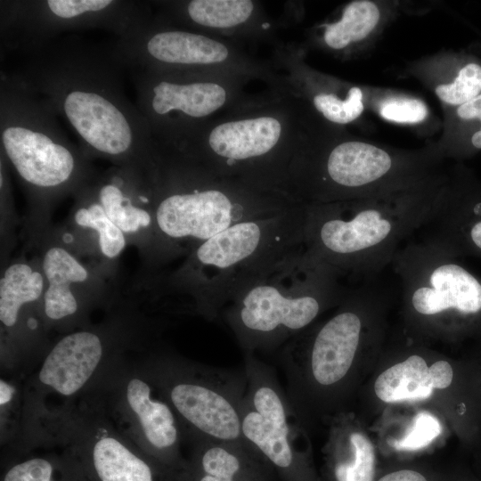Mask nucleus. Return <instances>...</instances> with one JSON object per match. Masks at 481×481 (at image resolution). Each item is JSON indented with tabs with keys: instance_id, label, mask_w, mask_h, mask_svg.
Returning <instances> with one entry per match:
<instances>
[{
	"instance_id": "nucleus-1",
	"label": "nucleus",
	"mask_w": 481,
	"mask_h": 481,
	"mask_svg": "<svg viewBox=\"0 0 481 481\" xmlns=\"http://www.w3.org/2000/svg\"><path fill=\"white\" fill-rule=\"evenodd\" d=\"M21 78L69 125L86 156L149 169V126L126 96L111 48L71 36L29 54Z\"/></svg>"
},
{
	"instance_id": "nucleus-2",
	"label": "nucleus",
	"mask_w": 481,
	"mask_h": 481,
	"mask_svg": "<svg viewBox=\"0 0 481 481\" xmlns=\"http://www.w3.org/2000/svg\"><path fill=\"white\" fill-rule=\"evenodd\" d=\"M445 182L325 204H305V249L342 279L370 281L391 262L405 239L421 229Z\"/></svg>"
},
{
	"instance_id": "nucleus-3",
	"label": "nucleus",
	"mask_w": 481,
	"mask_h": 481,
	"mask_svg": "<svg viewBox=\"0 0 481 481\" xmlns=\"http://www.w3.org/2000/svg\"><path fill=\"white\" fill-rule=\"evenodd\" d=\"M305 223V204L237 223L190 251L170 283L197 314L218 319L240 289L304 247Z\"/></svg>"
},
{
	"instance_id": "nucleus-4",
	"label": "nucleus",
	"mask_w": 481,
	"mask_h": 481,
	"mask_svg": "<svg viewBox=\"0 0 481 481\" xmlns=\"http://www.w3.org/2000/svg\"><path fill=\"white\" fill-rule=\"evenodd\" d=\"M349 289L305 246L240 289L220 317L246 353L280 349Z\"/></svg>"
},
{
	"instance_id": "nucleus-5",
	"label": "nucleus",
	"mask_w": 481,
	"mask_h": 481,
	"mask_svg": "<svg viewBox=\"0 0 481 481\" xmlns=\"http://www.w3.org/2000/svg\"><path fill=\"white\" fill-rule=\"evenodd\" d=\"M0 140L1 154L37 199L77 192L91 178L89 159L19 74L1 75Z\"/></svg>"
},
{
	"instance_id": "nucleus-6",
	"label": "nucleus",
	"mask_w": 481,
	"mask_h": 481,
	"mask_svg": "<svg viewBox=\"0 0 481 481\" xmlns=\"http://www.w3.org/2000/svg\"><path fill=\"white\" fill-rule=\"evenodd\" d=\"M25 442L29 448L69 450L87 481H183L121 433L89 392L38 416Z\"/></svg>"
},
{
	"instance_id": "nucleus-7",
	"label": "nucleus",
	"mask_w": 481,
	"mask_h": 481,
	"mask_svg": "<svg viewBox=\"0 0 481 481\" xmlns=\"http://www.w3.org/2000/svg\"><path fill=\"white\" fill-rule=\"evenodd\" d=\"M180 422L184 441L244 444L240 408L245 370L209 366L179 355L159 354L142 362Z\"/></svg>"
},
{
	"instance_id": "nucleus-8",
	"label": "nucleus",
	"mask_w": 481,
	"mask_h": 481,
	"mask_svg": "<svg viewBox=\"0 0 481 481\" xmlns=\"http://www.w3.org/2000/svg\"><path fill=\"white\" fill-rule=\"evenodd\" d=\"M375 289H349L339 309L317 327H308L280 349L286 394L296 413L314 387L328 389L348 375L363 343L365 309Z\"/></svg>"
},
{
	"instance_id": "nucleus-9",
	"label": "nucleus",
	"mask_w": 481,
	"mask_h": 481,
	"mask_svg": "<svg viewBox=\"0 0 481 481\" xmlns=\"http://www.w3.org/2000/svg\"><path fill=\"white\" fill-rule=\"evenodd\" d=\"M88 392L121 433L183 480L180 422L142 362L122 357Z\"/></svg>"
},
{
	"instance_id": "nucleus-10",
	"label": "nucleus",
	"mask_w": 481,
	"mask_h": 481,
	"mask_svg": "<svg viewBox=\"0 0 481 481\" xmlns=\"http://www.w3.org/2000/svg\"><path fill=\"white\" fill-rule=\"evenodd\" d=\"M391 265L405 306L419 320H445L461 329L481 324V278L451 252L428 240L408 242Z\"/></svg>"
},
{
	"instance_id": "nucleus-11",
	"label": "nucleus",
	"mask_w": 481,
	"mask_h": 481,
	"mask_svg": "<svg viewBox=\"0 0 481 481\" xmlns=\"http://www.w3.org/2000/svg\"><path fill=\"white\" fill-rule=\"evenodd\" d=\"M109 331L83 328L47 347L22 383L20 435L50 409L69 404L88 392L122 355Z\"/></svg>"
},
{
	"instance_id": "nucleus-12",
	"label": "nucleus",
	"mask_w": 481,
	"mask_h": 481,
	"mask_svg": "<svg viewBox=\"0 0 481 481\" xmlns=\"http://www.w3.org/2000/svg\"><path fill=\"white\" fill-rule=\"evenodd\" d=\"M4 49L30 54L63 32L103 29L123 37L145 22L144 4L131 0L1 1Z\"/></svg>"
},
{
	"instance_id": "nucleus-13",
	"label": "nucleus",
	"mask_w": 481,
	"mask_h": 481,
	"mask_svg": "<svg viewBox=\"0 0 481 481\" xmlns=\"http://www.w3.org/2000/svg\"><path fill=\"white\" fill-rule=\"evenodd\" d=\"M152 183L155 224L168 254L182 251L183 243L192 251L237 223L297 205L235 194L219 186L162 185L153 176Z\"/></svg>"
},
{
	"instance_id": "nucleus-14",
	"label": "nucleus",
	"mask_w": 481,
	"mask_h": 481,
	"mask_svg": "<svg viewBox=\"0 0 481 481\" xmlns=\"http://www.w3.org/2000/svg\"><path fill=\"white\" fill-rule=\"evenodd\" d=\"M247 387L240 408L243 443L284 481H313L298 448V414L275 371L244 354Z\"/></svg>"
},
{
	"instance_id": "nucleus-15",
	"label": "nucleus",
	"mask_w": 481,
	"mask_h": 481,
	"mask_svg": "<svg viewBox=\"0 0 481 481\" xmlns=\"http://www.w3.org/2000/svg\"><path fill=\"white\" fill-rule=\"evenodd\" d=\"M431 178L422 159L395 155L372 143L347 141L335 146L316 173L310 202L346 201L413 187Z\"/></svg>"
},
{
	"instance_id": "nucleus-16",
	"label": "nucleus",
	"mask_w": 481,
	"mask_h": 481,
	"mask_svg": "<svg viewBox=\"0 0 481 481\" xmlns=\"http://www.w3.org/2000/svg\"><path fill=\"white\" fill-rule=\"evenodd\" d=\"M427 238L457 257L481 258V183L462 170L444 183Z\"/></svg>"
},
{
	"instance_id": "nucleus-17",
	"label": "nucleus",
	"mask_w": 481,
	"mask_h": 481,
	"mask_svg": "<svg viewBox=\"0 0 481 481\" xmlns=\"http://www.w3.org/2000/svg\"><path fill=\"white\" fill-rule=\"evenodd\" d=\"M45 279L43 272L25 262L8 265L0 280V322L2 331V369L18 374L29 363L25 335V308L43 301Z\"/></svg>"
},
{
	"instance_id": "nucleus-18",
	"label": "nucleus",
	"mask_w": 481,
	"mask_h": 481,
	"mask_svg": "<svg viewBox=\"0 0 481 481\" xmlns=\"http://www.w3.org/2000/svg\"><path fill=\"white\" fill-rule=\"evenodd\" d=\"M135 105L150 130L172 112L199 118L218 110L225 102V90L211 82L179 83L157 77L147 71H135Z\"/></svg>"
},
{
	"instance_id": "nucleus-19",
	"label": "nucleus",
	"mask_w": 481,
	"mask_h": 481,
	"mask_svg": "<svg viewBox=\"0 0 481 481\" xmlns=\"http://www.w3.org/2000/svg\"><path fill=\"white\" fill-rule=\"evenodd\" d=\"M42 272L45 279L42 301L45 327L78 321L82 309L75 286L89 279L86 266L66 248L53 245L43 255Z\"/></svg>"
},
{
	"instance_id": "nucleus-20",
	"label": "nucleus",
	"mask_w": 481,
	"mask_h": 481,
	"mask_svg": "<svg viewBox=\"0 0 481 481\" xmlns=\"http://www.w3.org/2000/svg\"><path fill=\"white\" fill-rule=\"evenodd\" d=\"M183 481H267L271 471L245 444L193 443Z\"/></svg>"
},
{
	"instance_id": "nucleus-21",
	"label": "nucleus",
	"mask_w": 481,
	"mask_h": 481,
	"mask_svg": "<svg viewBox=\"0 0 481 481\" xmlns=\"http://www.w3.org/2000/svg\"><path fill=\"white\" fill-rule=\"evenodd\" d=\"M281 132L280 122L272 117L231 121L212 129L208 145L232 167L268 153L277 144Z\"/></svg>"
},
{
	"instance_id": "nucleus-22",
	"label": "nucleus",
	"mask_w": 481,
	"mask_h": 481,
	"mask_svg": "<svg viewBox=\"0 0 481 481\" xmlns=\"http://www.w3.org/2000/svg\"><path fill=\"white\" fill-rule=\"evenodd\" d=\"M59 448L61 452L39 453L29 450L7 455L1 481H87L76 457L69 450Z\"/></svg>"
},
{
	"instance_id": "nucleus-23",
	"label": "nucleus",
	"mask_w": 481,
	"mask_h": 481,
	"mask_svg": "<svg viewBox=\"0 0 481 481\" xmlns=\"http://www.w3.org/2000/svg\"><path fill=\"white\" fill-rule=\"evenodd\" d=\"M435 388L429 366L419 355H412L384 371L376 379V395L386 403L425 399Z\"/></svg>"
},
{
	"instance_id": "nucleus-24",
	"label": "nucleus",
	"mask_w": 481,
	"mask_h": 481,
	"mask_svg": "<svg viewBox=\"0 0 481 481\" xmlns=\"http://www.w3.org/2000/svg\"><path fill=\"white\" fill-rule=\"evenodd\" d=\"M77 192L79 204L73 215L75 224L97 233L99 249L105 257H118L126 245V236L110 219L86 183Z\"/></svg>"
},
{
	"instance_id": "nucleus-25",
	"label": "nucleus",
	"mask_w": 481,
	"mask_h": 481,
	"mask_svg": "<svg viewBox=\"0 0 481 481\" xmlns=\"http://www.w3.org/2000/svg\"><path fill=\"white\" fill-rule=\"evenodd\" d=\"M380 12L376 4L357 0L348 4L337 22L326 26L323 38L328 46L339 50L365 39L377 27Z\"/></svg>"
},
{
	"instance_id": "nucleus-26",
	"label": "nucleus",
	"mask_w": 481,
	"mask_h": 481,
	"mask_svg": "<svg viewBox=\"0 0 481 481\" xmlns=\"http://www.w3.org/2000/svg\"><path fill=\"white\" fill-rule=\"evenodd\" d=\"M345 450L338 446L330 465L332 481H374L376 457L370 440L362 433L351 432Z\"/></svg>"
},
{
	"instance_id": "nucleus-27",
	"label": "nucleus",
	"mask_w": 481,
	"mask_h": 481,
	"mask_svg": "<svg viewBox=\"0 0 481 481\" xmlns=\"http://www.w3.org/2000/svg\"><path fill=\"white\" fill-rule=\"evenodd\" d=\"M249 0H192L186 11L194 23L209 28H231L246 21L253 11Z\"/></svg>"
},
{
	"instance_id": "nucleus-28",
	"label": "nucleus",
	"mask_w": 481,
	"mask_h": 481,
	"mask_svg": "<svg viewBox=\"0 0 481 481\" xmlns=\"http://www.w3.org/2000/svg\"><path fill=\"white\" fill-rule=\"evenodd\" d=\"M438 99L444 103L458 107L481 93V63L470 60L461 66L456 77L435 88Z\"/></svg>"
},
{
	"instance_id": "nucleus-29",
	"label": "nucleus",
	"mask_w": 481,
	"mask_h": 481,
	"mask_svg": "<svg viewBox=\"0 0 481 481\" xmlns=\"http://www.w3.org/2000/svg\"><path fill=\"white\" fill-rule=\"evenodd\" d=\"M314 107L328 120L338 124H347L355 120L363 111V94L354 86L345 100L334 94H319L314 98Z\"/></svg>"
},
{
	"instance_id": "nucleus-30",
	"label": "nucleus",
	"mask_w": 481,
	"mask_h": 481,
	"mask_svg": "<svg viewBox=\"0 0 481 481\" xmlns=\"http://www.w3.org/2000/svg\"><path fill=\"white\" fill-rule=\"evenodd\" d=\"M379 112L384 119L401 124L420 123L428 114L422 101L409 97L387 99L379 104Z\"/></svg>"
},
{
	"instance_id": "nucleus-31",
	"label": "nucleus",
	"mask_w": 481,
	"mask_h": 481,
	"mask_svg": "<svg viewBox=\"0 0 481 481\" xmlns=\"http://www.w3.org/2000/svg\"><path fill=\"white\" fill-rule=\"evenodd\" d=\"M441 433L438 420L428 412H420L414 418L410 431L395 442L398 450H417L429 444Z\"/></svg>"
},
{
	"instance_id": "nucleus-32",
	"label": "nucleus",
	"mask_w": 481,
	"mask_h": 481,
	"mask_svg": "<svg viewBox=\"0 0 481 481\" xmlns=\"http://www.w3.org/2000/svg\"><path fill=\"white\" fill-rule=\"evenodd\" d=\"M435 388L444 389L448 387L453 379V370L450 363L439 360L429 366Z\"/></svg>"
},
{
	"instance_id": "nucleus-33",
	"label": "nucleus",
	"mask_w": 481,
	"mask_h": 481,
	"mask_svg": "<svg viewBox=\"0 0 481 481\" xmlns=\"http://www.w3.org/2000/svg\"><path fill=\"white\" fill-rule=\"evenodd\" d=\"M456 116L463 122H478L481 124V93L468 101L467 102L456 107Z\"/></svg>"
},
{
	"instance_id": "nucleus-34",
	"label": "nucleus",
	"mask_w": 481,
	"mask_h": 481,
	"mask_svg": "<svg viewBox=\"0 0 481 481\" xmlns=\"http://www.w3.org/2000/svg\"><path fill=\"white\" fill-rule=\"evenodd\" d=\"M376 481H428V479L419 470L401 469L387 472Z\"/></svg>"
},
{
	"instance_id": "nucleus-35",
	"label": "nucleus",
	"mask_w": 481,
	"mask_h": 481,
	"mask_svg": "<svg viewBox=\"0 0 481 481\" xmlns=\"http://www.w3.org/2000/svg\"><path fill=\"white\" fill-rule=\"evenodd\" d=\"M469 143L471 149L475 151H481V124L472 133Z\"/></svg>"
}]
</instances>
